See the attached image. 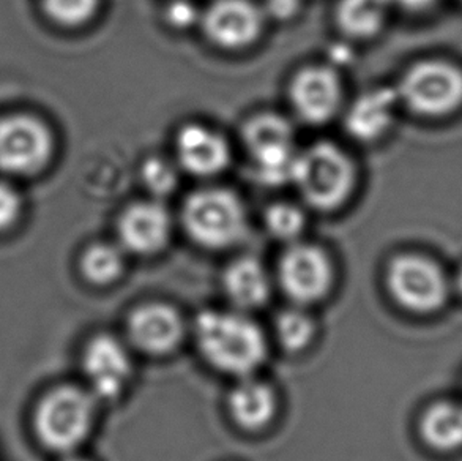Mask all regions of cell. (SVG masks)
<instances>
[{
	"label": "cell",
	"mask_w": 462,
	"mask_h": 461,
	"mask_svg": "<svg viewBox=\"0 0 462 461\" xmlns=\"http://www.w3.org/2000/svg\"><path fill=\"white\" fill-rule=\"evenodd\" d=\"M200 355L221 373L245 378L256 373L267 359V340L261 327L240 312L206 310L194 323Z\"/></svg>",
	"instance_id": "cell-1"
},
{
	"label": "cell",
	"mask_w": 462,
	"mask_h": 461,
	"mask_svg": "<svg viewBox=\"0 0 462 461\" xmlns=\"http://www.w3.org/2000/svg\"><path fill=\"white\" fill-rule=\"evenodd\" d=\"M356 166L346 150L330 141H319L299 150L291 183L314 211L337 212L356 192Z\"/></svg>",
	"instance_id": "cell-2"
},
{
	"label": "cell",
	"mask_w": 462,
	"mask_h": 461,
	"mask_svg": "<svg viewBox=\"0 0 462 461\" xmlns=\"http://www.w3.org/2000/svg\"><path fill=\"white\" fill-rule=\"evenodd\" d=\"M187 236L202 249H227L244 240L248 212L244 200L225 187H204L188 194L180 209Z\"/></svg>",
	"instance_id": "cell-3"
},
{
	"label": "cell",
	"mask_w": 462,
	"mask_h": 461,
	"mask_svg": "<svg viewBox=\"0 0 462 461\" xmlns=\"http://www.w3.org/2000/svg\"><path fill=\"white\" fill-rule=\"evenodd\" d=\"M97 418V399L88 389L60 386L40 400L33 427L40 443L56 454L69 456L88 441Z\"/></svg>",
	"instance_id": "cell-4"
},
{
	"label": "cell",
	"mask_w": 462,
	"mask_h": 461,
	"mask_svg": "<svg viewBox=\"0 0 462 461\" xmlns=\"http://www.w3.org/2000/svg\"><path fill=\"white\" fill-rule=\"evenodd\" d=\"M401 107L420 118H442L462 108V69L444 59L412 63L396 84Z\"/></svg>",
	"instance_id": "cell-5"
},
{
	"label": "cell",
	"mask_w": 462,
	"mask_h": 461,
	"mask_svg": "<svg viewBox=\"0 0 462 461\" xmlns=\"http://www.w3.org/2000/svg\"><path fill=\"white\" fill-rule=\"evenodd\" d=\"M242 143L254 175L263 185L276 187L291 182L299 149L294 125L288 118L272 111L251 116L242 128Z\"/></svg>",
	"instance_id": "cell-6"
},
{
	"label": "cell",
	"mask_w": 462,
	"mask_h": 461,
	"mask_svg": "<svg viewBox=\"0 0 462 461\" xmlns=\"http://www.w3.org/2000/svg\"><path fill=\"white\" fill-rule=\"evenodd\" d=\"M385 283L392 299L413 315H432L444 308L450 280L439 262L420 253H401L390 261Z\"/></svg>",
	"instance_id": "cell-7"
},
{
	"label": "cell",
	"mask_w": 462,
	"mask_h": 461,
	"mask_svg": "<svg viewBox=\"0 0 462 461\" xmlns=\"http://www.w3.org/2000/svg\"><path fill=\"white\" fill-rule=\"evenodd\" d=\"M54 155V135L32 114L0 118V171L12 175L37 174Z\"/></svg>",
	"instance_id": "cell-8"
},
{
	"label": "cell",
	"mask_w": 462,
	"mask_h": 461,
	"mask_svg": "<svg viewBox=\"0 0 462 461\" xmlns=\"http://www.w3.org/2000/svg\"><path fill=\"white\" fill-rule=\"evenodd\" d=\"M278 281L297 306L318 304L330 294L335 266L324 249L297 240L289 243L278 262Z\"/></svg>",
	"instance_id": "cell-9"
},
{
	"label": "cell",
	"mask_w": 462,
	"mask_h": 461,
	"mask_svg": "<svg viewBox=\"0 0 462 461\" xmlns=\"http://www.w3.org/2000/svg\"><path fill=\"white\" fill-rule=\"evenodd\" d=\"M288 95L295 118L311 127L328 124L343 109V81L328 63L299 70L289 82Z\"/></svg>",
	"instance_id": "cell-10"
},
{
	"label": "cell",
	"mask_w": 462,
	"mask_h": 461,
	"mask_svg": "<svg viewBox=\"0 0 462 461\" xmlns=\"http://www.w3.org/2000/svg\"><path fill=\"white\" fill-rule=\"evenodd\" d=\"M265 21L263 6L253 0H213L200 13L199 27L213 46L237 52L259 42Z\"/></svg>",
	"instance_id": "cell-11"
},
{
	"label": "cell",
	"mask_w": 462,
	"mask_h": 461,
	"mask_svg": "<svg viewBox=\"0 0 462 461\" xmlns=\"http://www.w3.org/2000/svg\"><path fill=\"white\" fill-rule=\"evenodd\" d=\"M82 373L88 390L97 401L119 399L132 380L130 353L120 340L101 334L92 338L82 353Z\"/></svg>",
	"instance_id": "cell-12"
},
{
	"label": "cell",
	"mask_w": 462,
	"mask_h": 461,
	"mask_svg": "<svg viewBox=\"0 0 462 461\" xmlns=\"http://www.w3.org/2000/svg\"><path fill=\"white\" fill-rule=\"evenodd\" d=\"M119 245L125 253L153 256L168 247L172 237V217L160 200L138 201L120 213Z\"/></svg>",
	"instance_id": "cell-13"
},
{
	"label": "cell",
	"mask_w": 462,
	"mask_h": 461,
	"mask_svg": "<svg viewBox=\"0 0 462 461\" xmlns=\"http://www.w3.org/2000/svg\"><path fill=\"white\" fill-rule=\"evenodd\" d=\"M175 163L187 174L210 179L231 166L232 149L227 137L208 125L185 124L175 135Z\"/></svg>",
	"instance_id": "cell-14"
},
{
	"label": "cell",
	"mask_w": 462,
	"mask_h": 461,
	"mask_svg": "<svg viewBox=\"0 0 462 461\" xmlns=\"http://www.w3.org/2000/svg\"><path fill=\"white\" fill-rule=\"evenodd\" d=\"M183 332L179 312L160 302L138 306L126 323L130 342L149 355H166L175 351L181 343Z\"/></svg>",
	"instance_id": "cell-15"
},
{
	"label": "cell",
	"mask_w": 462,
	"mask_h": 461,
	"mask_svg": "<svg viewBox=\"0 0 462 461\" xmlns=\"http://www.w3.org/2000/svg\"><path fill=\"white\" fill-rule=\"evenodd\" d=\"M400 99L394 88H375L356 97L344 113V127L360 143H374L392 130Z\"/></svg>",
	"instance_id": "cell-16"
},
{
	"label": "cell",
	"mask_w": 462,
	"mask_h": 461,
	"mask_svg": "<svg viewBox=\"0 0 462 461\" xmlns=\"http://www.w3.org/2000/svg\"><path fill=\"white\" fill-rule=\"evenodd\" d=\"M227 408L232 420L246 431H259L273 420L278 408L273 389L253 374L240 378L229 393Z\"/></svg>",
	"instance_id": "cell-17"
},
{
	"label": "cell",
	"mask_w": 462,
	"mask_h": 461,
	"mask_svg": "<svg viewBox=\"0 0 462 461\" xmlns=\"http://www.w3.org/2000/svg\"><path fill=\"white\" fill-rule=\"evenodd\" d=\"M225 294L240 312L265 306L272 294V281L263 262L253 256H240L226 268Z\"/></svg>",
	"instance_id": "cell-18"
},
{
	"label": "cell",
	"mask_w": 462,
	"mask_h": 461,
	"mask_svg": "<svg viewBox=\"0 0 462 461\" xmlns=\"http://www.w3.org/2000/svg\"><path fill=\"white\" fill-rule=\"evenodd\" d=\"M419 433L426 447L439 454L462 449V403L451 400L434 401L421 412Z\"/></svg>",
	"instance_id": "cell-19"
},
{
	"label": "cell",
	"mask_w": 462,
	"mask_h": 461,
	"mask_svg": "<svg viewBox=\"0 0 462 461\" xmlns=\"http://www.w3.org/2000/svg\"><path fill=\"white\" fill-rule=\"evenodd\" d=\"M387 8L383 0H337L335 23L347 40H369L383 29Z\"/></svg>",
	"instance_id": "cell-20"
},
{
	"label": "cell",
	"mask_w": 462,
	"mask_h": 461,
	"mask_svg": "<svg viewBox=\"0 0 462 461\" xmlns=\"http://www.w3.org/2000/svg\"><path fill=\"white\" fill-rule=\"evenodd\" d=\"M125 255L119 243H92L82 253L79 261L81 274L92 285L107 287L124 275Z\"/></svg>",
	"instance_id": "cell-21"
},
{
	"label": "cell",
	"mask_w": 462,
	"mask_h": 461,
	"mask_svg": "<svg viewBox=\"0 0 462 461\" xmlns=\"http://www.w3.org/2000/svg\"><path fill=\"white\" fill-rule=\"evenodd\" d=\"M307 223L305 211L288 201L273 202L263 212L265 230L280 242L294 243L300 240V237L307 230Z\"/></svg>",
	"instance_id": "cell-22"
},
{
	"label": "cell",
	"mask_w": 462,
	"mask_h": 461,
	"mask_svg": "<svg viewBox=\"0 0 462 461\" xmlns=\"http://www.w3.org/2000/svg\"><path fill=\"white\" fill-rule=\"evenodd\" d=\"M275 334L282 348L291 353H300L311 344L316 325L311 316L301 308H289L278 315Z\"/></svg>",
	"instance_id": "cell-23"
},
{
	"label": "cell",
	"mask_w": 462,
	"mask_h": 461,
	"mask_svg": "<svg viewBox=\"0 0 462 461\" xmlns=\"http://www.w3.org/2000/svg\"><path fill=\"white\" fill-rule=\"evenodd\" d=\"M139 177L153 200L162 201L174 193L180 182V168L175 162L160 155L147 156Z\"/></svg>",
	"instance_id": "cell-24"
},
{
	"label": "cell",
	"mask_w": 462,
	"mask_h": 461,
	"mask_svg": "<svg viewBox=\"0 0 462 461\" xmlns=\"http://www.w3.org/2000/svg\"><path fill=\"white\" fill-rule=\"evenodd\" d=\"M48 18L62 27H81L95 18L100 0H42Z\"/></svg>",
	"instance_id": "cell-25"
},
{
	"label": "cell",
	"mask_w": 462,
	"mask_h": 461,
	"mask_svg": "<svg viewBox=\"0 0 462 461\" xmlns=\"http://www.w3.org/2000/svg\"><path fill=\"white\" fill-rule=\"evenodd\" d=\"M200 13L189 0H174L164 10V21L174 31H188L199 25Z\"/></svg>",
	"instance_id": "cell-26"
},
{
	"label": "cell",
	"mask_w": 462,
	"mask_h": 461,
	"mask_svg": "<svg viewBox=\"0 0 462 461\" xmlns=\"http://www.w3.org/2000/svg\"><path fill=\"white\" fill-rule=\"evenodd\" d=\"M23 211V200L16 188L0 182V232L10 230Z\"/></svg>",
	"instance_id": "cell-27"
},
{
	"label": "cell",
	"mask_w": 462,
	"mask_h": 461,
	"mask_svg": "<svg viewBox=\"0 0 462 461\" xmlns=\"http://www.w3.org/2000/svg\"><path fill=\"white\" fill-rule=\"evenodd\" d=\"M301 0H265L263 12L265 18L286 23L300 13Z\"/></svg>",
	"instance_id": "cell-28"
},
{
	"label": "cell",
	"mask_w": 462,
	"mask_h": 461,
	"mask_svg": "<svg viewBox=\"0 0 462 461\" xmlns=\"http://www.w3.org/2000/svg\"><path fill=\"white\" fill-rule=\"evenodd\" d=\"M383 2L387 6H396L404 12L419 13L430 8L436 0H383Z\"/></svg>",
	"instance_id": "cell-29"
},
{
	"label": "cell",
	"mask_w": 462,
	"mask_h": 461,
	"mask_svg": "<svg viewBox=\"0 0 462 461\" xmlns=\"http://www.w3.org/2000/svg\"><path fill=\"white\" fill-rule=\"evenodd\" d=\"M453 285H455V287H457V293L461 294L462 296V266L459 268V270H457V277H455Z\"/></svg>",
	"instance_id": "cell-30"
},
{
	"label": "cell",
	"mask_w": 462,
	"mask_h": 461,
	"mask_svg": "<svg viewBox=\"0 0 462 461\" xmlns=\"http://www.w3.org/2000/svg\"><path fill=\"white\" fill-rule=\"evenodd\" d=\"M62 461H88L86 458H81V456H73V454H69V456H65Z\"/></svg>",
	"instance_id": "cell-31"
},
{
	"label": "cell",
	"mask_w": 462,
	"mask_h": 461,
	"mask_svg": "<svg viewBox=\"0 0 462 461\" xmlns=\"http://www.w3.org/2000/svg\"><path fill=\"white\" fill-rule=\"evenodd\" d=\"M461 2H462V0H461Z\"/></svg>",
	"instance_id": "cell-32"
}]
</instances>
